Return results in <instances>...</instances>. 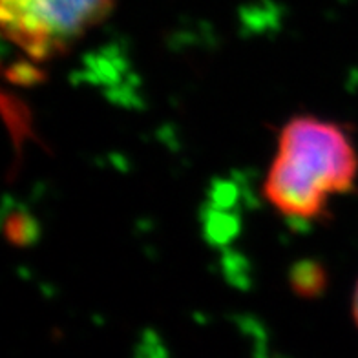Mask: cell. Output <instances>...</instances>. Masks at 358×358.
<instances>
[{
	"label": "cell",
	"instance_id": "6da1fadb",
	"mask_svg": "<svg viewBox=\"0 0 358 358\" xmlns=\"http://www.w3.org/2000/svg\"><path fill=\"white\" fill-rule=\"evenodd\" d=\"M357 174V150L344 128L302 115L283 127L264 192L280 214L309 222L333 196L353 190Z\"/></svg>",
	"mask_w": 358,
	"mask_h": 358
},
{
	"label": "cell",
	"instance_id": "7a4b0ae2",
	"mask_svg": "<svg viewBox=\"0 0 358 358\" xmlns=\"http://www.w3.org/2000/svg\"><path fill=\"white\" fill-rule=\"evenodd\" d=\"M117 0H0L2 34L34 61L66 53L108 19Z\"/></svg>",
	"mask_w": 358,
	"mask_h": 358
},
{
	"label": "cell",
	"instance_id": "3957f363",
	"mask_svg": "<svg viewBox=\"0 0 358 358\" xmlns=\"http://www.w3.org/2000/svg\"><path fill=\"white\" fill-rule=\"evenodd\" d=\"M322 283H324V276L322 271L316 265H307V267H300L294 274L292 285L300 294H316L322 291Z\"/></svg>",
	"mask_w": 358,
	"mask_h": 358
},
{
	"label": "cell",
	"instance_id": "277c9868",
	"mask_svg": "<svg viewBox=\"0 0 358 358\" xmlns=\"http://www.w3.org/2000/svg\"><path fill=\"white\" fill-rule=\"evenodd\" d=\"M353 316H355V322L358 325V283H357V289H355V294H353Z\"/></svg>",
	"mask_w": 358,
	"mask_h": 358
}]
</instances>
